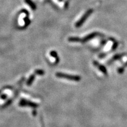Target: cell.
<instances>
[{
    "label": "cell",
    "instance_id": "cell-1",
    "mask_svg": "<svg viewBox=\"0 0 127 127\" xmlns=\"http://www.w3.org/2000/svg\"><path fill=\"white\" fill-rule=\"evenodd\" d=\"M57 77L59 78H66L69 79L71 81H74L79 82L80 81L81 78L78 75H69V74H64V73H57L56 74Z\"/></svg>",
    "mask_w": 127,
    "mask_h": 127
},
{
    "label": "cell",
    "instance_id": "cell-2",
    "mask_svg": "<svg viewBox=\"0 0 127 127\" xmlns=\"http://www.w3.org/2000/svg\"><path fill=\"white\" fill-rule=\"evenodd\" d=\"M93 9H89L84 14V15L81 17V18L80 20L77 22V24H76V27H79L81 26V25L84 24V22L87 20V19L88 18L89 16L91 15V14L93 13Z\"/></svg>",
    "mask_w": 127,
    "mask_h": 127
},
{
    "label": "cell",
    "instance_id": "cell-3",
    "mask_svg": "<svg viewBox=\"0 0 127 127\" xmlns=\"http://www.w3.org/2000/svg\"><path fill=\"white\" fill-rule=\"evenodd\" d=\"M93 64L96 67H97L98 69H99V70L103 73V74H105V75H107V69H106V68L105 67L104 65L100 64L99 63H98V62L96 61H93Z\"/></svg>",
    "mask_w": 127,
    "mask_h": 127
},
{
    "label": "cell",
    "instance_id": "cell-4",
    "mask_svg": "<svg viewBox=\"0 0 127 127\" xmlns=\"http://www.w3.org/2000/svg\"><path fill=\"white\" fill-rule=\"evenodd\" d=\"M98 32H93L91 33V34L85 36L84 38H83L82 39H81V41L82 42H87V41H88L89 40H90V39H93V38H94L95 36H96V35H98Z\"/></svg>",
    "mask_w": 127,
    "mask_h": 127
},
{
    "label": "cell",
    "instance_id": "cell-5",
    "mask_svg": "<svg viewBox=\"0 0 127 127\" xmlns=\"http://www.w3.org/2000/svg\"><path fill=\"white\" fill-rule=\"evenodd\" d=\"M69 41H72V42H79L81 41V39L77 37H71L69 38Z\"/></svg>",
    "mask_w": 127,
    "mask_h": 127
},
{
    "label": "cell",
    "instance_id": "cell-6",
    "mask_svg": "<svg viewBox=\"0 0 127 127\" xmlns=\"http://www.w3.org/2000/svg\"><path fill=\"white\" fill-rule=\"evenodd\" d=\"M122 56H123V55L122 54H117V55H115V56H114L113 58H112V60H119L121 58Z\"/></svg>",
    "mask_w": 127,
    "mask_h": 127
},
{
    "label": "cell",
    "instance_id": "cell-7",
    "mask_svg": "<svg viewBox=\"0 0 127 127\" xmlns=\"http://www.w3.org/2000/svg\"><path fill=\"white\" fill-rule=\"evenodd\" d=\"M124 68L123 67L120 68L118 69V73H120V74H123V73L124 72Z\"/></svg>",
    "mask_w": 127,
    "mask_h": 127
},
{
    "label": "cell",
    "instance_id": "cell-8",
    "mask_svg": "<svg viewBox=\"0 0 127 127\" xmlns=\"http://www.w3.org/2000/svg\"><path fill=\"white\" fill-rule=\"evenodd\" d=\"M117 46H118V43H117V42H115V44H114V45H113V47H112V50H115V49L117 48Z\"/></svg>",
    "mask_w": 127,
    "mask_h": 127
}]
</instances>
